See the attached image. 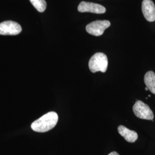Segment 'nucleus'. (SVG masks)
<instances>
[{"instance_id": "obj_3", "label": "nucleus", "mask_w": 155, "mask_h": 155, "mask_svg": "<svg viewBox=\"0 0 155 155\" xmlns=\"http://www.w3.org/2000/svg\"><path fill=\"white\" fill-rule=\"evenodd\" d=\"M133 111L135 116L139 118L152 121L154 118V114L150 106L141 101L136 102L133 106Z\"/></svg>"}, {"instance_id": "obj_11", "label": "nucleus", "mask_w": 155, "mask_h": 155, "mask_svg": "<svg viewBox=\"0 0 155 155\" xmlns=\"http://www.w3.org/2000/svg\"><path fill=\"white\" fill-rule=\"evenodd\" d=\"M108 155H120L117 152H111Z\"/></svg>"}, {"instance_id": "obj_5", "label": "nucleus", "mask_w": 155, "mask_h": 155, "mask_svg": "<svg viewBox=\"0 0 155 155\" xmlns=\"http://www.w3.org/2000/svg\"><path fill=\"white\" fill-rule=\"evenodd\" d=\"M22 28L17 22L6 21L0 23V35L15 36L21 33Z\"/></svg>"}, {"instance_id": "obj_12", "label": "nucleus", "mask_w": 155, "mask_h": 155, "mask_svg": "<svg viewBox=\"0 0 155 155\" xmlns=\"http://www.w3.org/2000/svg\"><path fill=\"white\" fill-rule=\"evenodd\" d=\"M145 90L146 91H147V90H148V88L146 87H145Z\"/></svg>"}, {"instance_id": "obj_7", "label": "nucleus", "mask_w": 155, "mask_h": 155, "mask_svg": "<svg viewBox=\"0 0 155 155\" xmlns=\"http://www.w3.org/2000/svg\"><path fill=\"white\" fill-rule=\"evenodd\" d=\"M142 12L145 19L149 22L155 21V5L151 0H143Z\"/></svg>"}, {"instance_id": "obj_8", "label": "nucleus", "mask_w": 155, "mask_h": 155, "mask_svg": "<svg viewBox=\"0 0 155 155\" xmlns=\"http://www.w3.org/2000/svg\"><path fill=\"white\" fill-rule=\"evenodd\" d=\"M118 132L129 143H134L138 139L137 133L123 125H120L118 127Z\"/></svg>"}, {"instance_id": "obj_1", "label": "nucleus", "mask_w": 155, "mask_h": 155, "mask_svg": "<svg viewBox=\"0 0 155 155\" xmlns=\"http://www.w3.org/2000/svg\"><path fill=\"white\" fill-rule=\"evenodd\" d=\"M58 121V114L54 111H51L35 121L31 124V128L35 132L44 133L55 127Z\"/></svg>"}, {"instance_id": "obj_6", "label": "nucleus", "mask_w": 155, "mask_h": 155, "mask_svg": "<svg viewBox=\"0 0 155 155\" xmlns=\"http://www.w3.org/2000/svg\"><path fill=\"white\" fill-rule=\"evenodd\" d=\"M78 11L79 12H90L97 14H103L105 13L106 9L101 5L90 2H81L78 7Z\"/></svg>"}, {"instance_id": "obj_10", "label": "nucleus", "mask_w": 155, "mask_h": 155, "mask_svg": "<svg viewBox=\"0 0 155 155\" xmlns=\"http://www.w3.org/2000/svg\"><path fill=\"white\" fill-rule=\"evenodd\" d=\"M33 6L39 12L45 11L47 8V3L45 0H29Z\"/></svg>"}, {"instance_id": "obj_4", "label": "nucleus", "mask_w": 155, "mask_h": 155, "mask_svg": "<svg viewBox=\"0 0 155 155\" xmlns=\"http://www.w3.org/2000/svg\"><path fill=\"white\" fill-rule=\"evenodd\" d=\"M110 26V22L108 20H97L87 25L86 29L90 34L95 36H100Z\"/></svg>"}, {"instance_id": "obj_2", "label": "nucleus", "mask_w": 155, "mask_h": 155, "mask_svg": "<svg viewBox=\"0 0 155 155\" xmlns=\"http://www.w3.org/2000/svg\"><path fill=\"white\" fill-rule=\"evenodd\" d=\"M107 57L105 54L102 52L95 54L89 61V69L93 73L98 71L105 72L107 68Z\"/></svg>"}, {"instance_id": "obj_9", "label": "nucleus", "mask_w": 155, "mask_h": 155, "mask_svg": "<svg viewBox=\"0 0 155 155\" xmlns=\"http://www.w3.org/2000/svg\"><path fill=\"white\" fill-rule=\"evenodd\" d=\"M144 82L150 91L155 94V74L150 71L147 72L144 77Z\"/></svg>"}]
</instances>
